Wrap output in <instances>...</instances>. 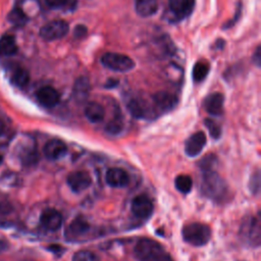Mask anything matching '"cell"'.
<instances>
[{
  "label": "cell",
  "instance_id": "obj_37",
  "mask_svg": "<svg viewBox=\"0 0 261 261\" xmlns=\"http://www.w3.org/2000/svg\"><path fill=\"white\" fill-rule=\"evenodd\" d=\"M3 132H4V124H3V122L0 120V136L3 134Z\"/></svg>",
  "mask_w": 261,
  "mask_h": 261
},
{
  "label": "cell",
  "instance_id": "obj_21",
  "mask_svg": "<svg viewBox=\"0 0 261 261\" xmlns=\"http://www.w3.org/2000/svg\"><path fill=\"white\" fill-rule=\"evenodd\" d=\"M127 110L136 118H145L149 115V109L146 103L139 99H132L127 103Z\"/></svg>",
  "mask_w": 261,
  "mask_h": 261
},
{
  "label": "cell",
  "instance_id": "obj_1",
  "mask_svg": "<svg viewBox=\"0 0 261 261\" xmlns=\"http://www.w3.org/2000/svg\"><path fill=\"white\" fill-rule=\"evenodd\" d=\"M201 191L206 197L214 201L221 202L228 198V186L215 170L203 173Z\"/></svg>",
  "mask_w": 261,
  "mask_h": 261
},
{
  "label": "cell",
  "instance_id": "obj_36",
  "mask_svg": "<svg viewBox=\"0 0 261 261\" xmlns=\"http://www.w3.org/2000/svg\"><path fill=\"white\" fill-rule=\"evenodd\" d=\"M117 85V80H109L108 83L106 84V88H113Z\"/></svg>",
  "mask_w": 261,
  "mask_h": 261
},
{
  "label": "cell",
  "instance_id": "obj_6",
  "mask_svg": "<svg viewBox=\"0 0 261 261\" xmlns=\"http://www.w3.org/2000/svg\"><path fill=\"white\" fill-rule=\"evenodd\" d=\"M244 239L253 247H258L261 241V223L260 217L253 216L245 221L241 229Z\"/></svg>",
  "mask_w": 261,
  "mask_h": 261
},
{
  "label": "cell",
  "instance_id": "obj_35",
  "mask_svg": "<svg viewBox=\"0 0 261 261\" xmlns=\"http://www.w3.org/2000/svg\"><path fill=\"white\" fill-rule=\"evenodd\" d=\"M86 33H87V29H86L84 25H77V27L75 28V35H76V36L82 37V36H84Z\"/></svg>",
  "mask_w": 261,
  "mask_h": 261
},
{
  "label": "cell",
  "instance_id": "obj_24",
  "mask_svg": "<svg viewBox=\"0 0 261 261\" xmlns=\"http://www.w3.org/2000/svg\"><path fill=\"white\" fill-rule=\"evenodd\" d=\"M11 81L17 87H20V88L25 87L30 81L29 71L23 67H17L16 69H14L12 73Z\"/></svg>",
  "mask_w": 261,
  "mask_h": 261
},
{
  "label": "cell",
  "instance_id": "obj_30",
  "mask_svg": "<svg viewBox=\"0 0 261 261\" xmlns=\"http://www.w3.org/2000/svg\"><path fill=\"white\" fill-rule=\"evenodd\" d=\"M122 128H123V123L119 116H116L113 119H111L106 125V132L111 135L119 134L122 130Z\"/></svg>",
  "mask_w": 261,
  "mask_h": 261
},
{
  "label": "cell",
  "instance_id": "obj_14",
  "mask_svg": "<svg viewBox=\"0 0 261 261\" xmlns=\"http://www.w3.org/2000/svg\"><path fill=\"white\" fill-rule=\"evenodd\" d=\"M224 98L221 93L210 94L204 101V107L208 113L219 116L223 113Z\"/></svg>",
  "mask_w": 261,
  "mask_h": 261
},
{
  "label": "cell",
  "instance_id": "obj_11",
  "mask_svg": "<svg viewBox=\"0 0 261 261\" xmlns=\"http://www.w3.org/2000/svg\"><path fill=\"white\" fill-rule=\"evenodd\" d=\"M67 152L65 143L59 139H52L44 146V154L49 160H58Z\"/></svg>",
  "mask_w": 261,
  "mask_h": 261
},
{
  "label": "cell",
  "instance_id": "obj_7",
  "mask_svg": "<svg viewBox=\"0 0 261 261\" xmlns=\"http://www.w3.org/2000/svg\"><path fill=\"white\" fill-rule=\"evenodd\" d=\"M66 181L72 192L80 193L87 190L91 186L92 178L87 171L77 170L69 173Z\"/></svg>",
  "mask_w": 261,
  "mask_h": 261
},
{
  "label": "cell",
  "instance_id": "obj_13",
  "mask_svg": "<svg viewBox=\"0 0 261 261\" xmlns=\"http://www.w3.org/2000/svg\"><path fill=\"white\" fill-rule=\"evenodd\" d=\"M36 96L40 104L46 108H53L54 106H56L60 98L59 93L50 86H45L39 89Z\"/></svg>",
  "mask_w": 261,
  "mask_h": 261
},
{
  "label": "cell",
  "instance_id": "obj_32",
  "mask_svg": "<svg viewBox=\"0 0 261 261\" xmlns=\"http://www.w3.org/2000/svg\"><path fill=\"white\" fill-rule=\"evenodd\" d=\"M249 189L252 194H257L260 190V172L259 170H256L250 178L249 181Z\"/></svg>",
  "mask_w": 261,
  "mask_h": 261
},
{
  "label": "cell",
  "instance_id": "obj_28",
  "mask_svg": "<svg viewBox=\"0 0 261 261\" xmlns=\"http://www.w3.org/2000/svg\"><path fill=\"white\" fill-rule=\"evenodd\" d=\"M72 261H100L98 255L88 250H81L73 254Z\"/></svg>",
  "mask_w": 261,
  "mask_h": 261
},
{
  "label": "cell",
  "instance_id": "obj_25",
  "mask_svg": "<svg viewBox=\"0 0 261 261\" xmlns=\"http://www.w3.org/2000/svg\"><path fill=\"white\" fill-rule=\"evenodd\" d=\"M8 20L16 27H22L25 24V22L28 21V17L25 15V13L19 8V7H15L13 8L9 14H8Z\"/></svg>",
  "mask_w": 261,
  "mask_h": 261
},
{
  "label": "cell",
  "instance_id": "obj_34",
  "mask_svg": "<svg viewBox=\"0 0 261 261\" xmlns=\"http://www.w3.org/2000/svg\"><path fill=\"white\" fill-rule=\"evenodd\" d=\"M260 47H258L253 55V61L256 63L257 66H260Z\"/></svg>",
  "mask_w": 261,
  "mask_h": 261
},
{
  "label": "cell",
  "instance_id": "obj_10",
  "mask_svg": "<svg viewBox=\"0 0 261 261\" xmlns=\"http://www.w3.org/2000/svg\"><path fill=\"white\" fill-rule=\"evenodd\" d=\"M206 145V135L203 132H197L193 134L186 142L185 151L190 157H196L201 153Z\"/></svg>",
  "mask_w": 261,
  "mask_h": 261
},
{
  "label": "cell",
  "instance_id": "obj_18",
  "mask_svg": "<svg viewBox=\"0 0 261 261\" xmlns=\"http://www.w3.org/2000/svg\"><path fill=\"white\" fill-rule=\"evenodd\" d=\"M90 82L88 80V77L86 76H81L79 77L73 85V89H72V93H73V97L77 102H84L85 100H87L89 94H90Z\"/></svg>",
  "mask_w": 261,
  "mask_h": 261
},
{
  "label": "cell",
  "instance_id": "obj_9",
  "mask_svg": "<svg viewBox=\"0 0 261 261\" xmlns=\"http://www.w3.org/2000/svg\"><path fill=\"white\" fill-rule=\"evenodd\" d=\"M62 215L55 209L48 208L44 210L40 217V222L44 228L50 231L58 230L62 225Z\"/></svg>",
  "mask_w": 261,
  "mask_h": 261
},
{
  "label": "cell",
  "instance_id": "obj_27",
  "mask_svg": "<svg viewBox=\"0 0 261 261\" xmlns=\"http://www.w3.org/2000/svg\"><path fill=\"white\" fill-rule=\"evenodd\" d=\"M218 163V159L216 157V155L214 154H207L206 156H204L200 162H199V166L201 168V170L203 172H206V171H212V170H215V167Z\"/></svg>",
  "mask_w": 261,
  "mask_h": 261
},
{
  "label": "cell",
  "instance_id": "obj_15",
  "mask_svg": "<svg viewBox=\"0 0 261 261\" xmlns=\"http://www.w3.org/2000/svg\"><path fill=\"white\" fill-rule=\"evenodd\" d=\"M153 101L156 107L162 111H168L175 107L177 104V98L168 92H157L153 96Z\"/></svg>",
  "mask_w": 261,
  "mask_h": 261
},
{
  "label": "cell",
  "instance_id": "obj_3",
  "mask_svg": "<svg viewBox=\"0 0 261 261\" xmlns=\"http://www.w3.org/2000/svg\"><path fill=\"white\" fill-rule=\"evenodd\" d=\"M184 240L196 247L206 245L211 238V228L207 224L193 222L187 224L182 228Z\"/></svg>",
  "mask_w": 261,
  "mask_h": 261
},
{
  "label": "cell",
  "instance_id": "obj_2",
  "mask_svg": "<svg viewBox=\"0 0 261 261\" xmlns=\"http://www.w3.org/2000/svg\"><path fill=\"white\" fill-rule=\"evenodd\" d=\"M135 254L140 261H171L163 247L151 239H141L135 247Z\"/></svg>",
  "mask_w": 261,
  "mask_h": 261
},
{
  "label": "cell",
  "instance_id": "obj_4",
  "mask_svg": "<svg viewBox=\"0 0 261 261\" xmlns=\"http://www.w3.org/2000/svg\"><path fill=\"white\" fill-rule=\"evenodd\" d=\"M101 61L104 66L120 72L128 71L133 69L135 66V62L130 57L120 53H113V52L105 53L102 56Z\"/></svg>",
  "mask_w": 261,
  "mask_h": 261
},
{
  "label": "cell",
  "instance_id": "obj_31",
  "mask_svg": "<svg viewBox=\"0 0 261 261\" xmlns=\"http://www.w3.org/2000/svg\"><path fill=\"white\" fill-rule=\"evenodd\" d=\"M204 123H205L206 127L208 128L210 136L213 139L217 140V139L220 138V136H221V127H220V125L218 123H216L213 119H210V118H206L204 120Z\"/></svg>",
  "mask_w": 261,
  "mask_h": 261
},
{
  "label": "cell",
  "instance_id": "obj_5",
  "mask_svg": "<svg viewBox=\"0 0 261 261\" xmlns=\"http://www.w3.org/2000/svg\"><path fill=\"white\" fill-rule=\"evenodd\" d=\"M69 27L65 20L55 19L45 25L40 30V36L46 41H54L63 38L68 33Z\"/></svg>",
  "mask_w": 261,
  "mask_h": 261
},
{
  "label": "cell",
  "instance_id": "obj_12",
  "mask_svg": "<svg viewBox=\"0 0 261 261\" xmlns=\"http://www.w3.org/2000/svg\"><path fill=\"white\" fill-rule=\"evenodd\" d=\"M105 180L112 188H123L128 185L129 176L121 168H109L105 174Z\"/></svg>",
  "mask_w": 261,
  "mask_h": 261
},
{
  "label": "cell",
  "instance_id": "obj_8",
  "mask_svg": "<svg viewBox=\"0 0 261 261\" xmlns=\"http://www.w3.org/2000/svg\"><path fill=\"white\" fill-rule=\"evenodd\" d=\"M153 203L151 199L146 195H139L132 202V211L139 218L146 219L150 217L153 213Z\"/></svg>",
  "mask_w": 261,
  "mask_h": 261
},
{
  "label": "cell",
  "instance_id": "obj_19",
  "mask_svg": "<svg viewBox=\"0 0 261 261\" xmlns=\"http://www.w3.org/2000/svg\"><path fill=\"white\" fill-rule=\"evenodd\" d=\"M85 114L91 122L97 123L103 120L105 116V110L101 104L97 102H91L87 105L85 109Z\"/></svg>",
  "mask_w": 261,
  "mask_h": 261
},
{
  "label": "cell",
  "instance_id": "obj_20",
  "mask_svg": "<svg viewBox=\"0 0 261 261\" xmlns=\"http://www.w3.org/2000/svg\"><path fill=\"white\" fill-rule=\"evenodd\" d=\"M158 8L157 0H137L136 10L137 13L143 17L153 15Z\"/></svg>",
  "mask_w": 261,
  "mask_h": 261
},
{
  "label": "cell",
  "instance_id": "obj_33",
  "mask_svg": "<svg viewBox=\"0 0 261 261\" xmlns=\"http://www.w3.org/2000/svg\"><path fill=\"white\" fill-rule=\"evenodd\" d=\"M48 250L49 251H51L52 253H54L55 255H57V256H60L63 252H64V249H63V247H61L60 245H50L49 247H48Z\"/></svg>",
  "mask_w": 261,
  "mask_h": 261
},
{
  "label": "cell",
  "instance_id": "obj_22",
  "mask_svg": "<svg viewBox=\"0 0 261 261\" xmlns=\"http://www.w3.org/2000/svg\"><path fill=\"white\" fill-rule=\"evenodd\" d=\"M17 52V45L14 37L5 35L0 39V55L11 56Z\"/></svg>",
  "mask_w": 261,
  "mask_h": 261
},
{
  "label": "cell",
  "instance_id": "obj_16",
  "mask_svg": "<svg viewBox=\"0 0 261 261\" xmlns=\"http://www.w3.org/2000/svg\"><path fill=\"white\" fill-rule=\"evenodd\" d=\"M168 5L171 12L177 18H181L192 12L195 0H168Z\"/></svg>",
  "mask_w": 261,
  "mask_h": 261
},
{
  "label": "cell",
  "instance_id": "obj_17",
  "mask_svg": "<svg viewBox=\"0 0 261 261\" xmlns=\"http://www.w3.org/2000/svg\"><path fill=\"white\" fill-rule=\"evenodd\" d=\"M90 229V223L83 216H77L68 225L66 230L67 238H77Z\"/></svg>",
  "mask_w": 261,
  "mask_h": 261
},
{
  "label": "cell",
  "instance_id": "obj_29",
  "mask_svg": "<svg viewBox=\"0 0 261 261\" xmlns=\"http://www.w3.org/2000/svg\"><path fill=\"white\" fill-rule=\"evenodd\" d=\"M46 3L52 8H69L74 9L76 1L75 0H46Z\"/></svg>",
  "mask_w": 261,
  "mask_h": 261
},
{
  "label": "cell",
  "instance_id": "obj_23",
  "mask_svg": "<svg viewBox=\"0 0 261 261\" xmlns=\"http://www.w3.org/2000/svg\"><path fill=\"white\" fill-rule=\"evenodd\" d=\"M209 68H210L209 63L207 61H204V60L198 61L193 67V72H192L193 80L197 83L202 82L207 76L209 72Z\"/></svg>",
  "mask_w": 261,
  "mask_h": 261
},
{
  "label": "cell",
  "instance_id": "obj_26",
  "mask_svg": "<svg viewBox=\"0 0 261 261\" xmlns=\"http://www.w3.org/2000/svg\"><path fill=\"white\" fill-rule=\"evenodd\" d=\"M174 185H175V188L177 189V191H179L180 193L187 194L192 190L193 180H192L191 176L186 175V174H180V175L176 176V178L174 180Z\"/></svg>",
  "mask_w": 261,
  "mask_h": 261
}]
</instances>
